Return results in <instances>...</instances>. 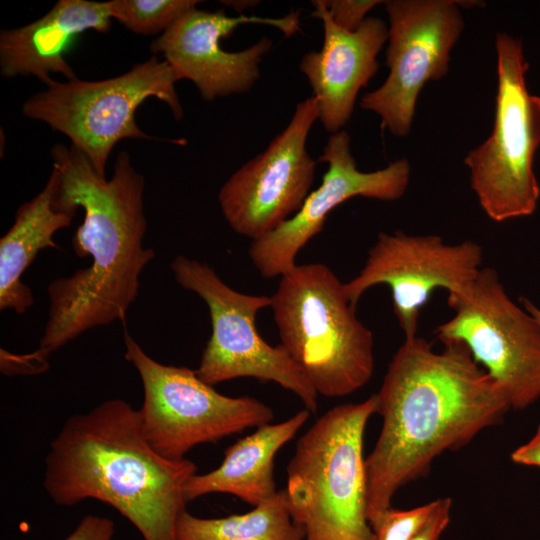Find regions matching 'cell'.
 Listing matches in <instances>:
<instances>
[{"label":"cell","mask_w":540,"mask_h":540,"mask_svg":"<svg viewBox=\"0 0 540 540\" xmlns=\"http://www.w3.org/2000/svg\"><path fill=\"white\" fill-rule=\"evenodd\" d=\"M447 304L453 315L437 327L438 339L463 344L511 409L540 400V326L509 297L497 271L481 268L466 288L447 295Z\"/></svg>","instance_id":"10"},{"label":"cell","mask_w":540,"mask_h":540,"mask_svg":"<svg viewBox=\"0 0 540 540\" xmlns=\"http://www.w3.org/2000/svg\"><path fill=\"white\" fill-rule=\"evenodd\" d=\"M226 6L233 7L236 11L238 10V13L241 14V12L249 7H253L254 5H257L256 3H259L257 1H221Z\"/></svg>","instance_id":"28"},{"label":"cell","mask_w":540,"mask_h":540,"mask_svg":"<svg viewBox=\"0 0 540 540\" xmlns=\"http://www.w3.org/2000/svg\"><path fill=\"white\" fill-rule=\"evenodd\" d=\"M114 523L101 516H85L64 540H112Z\"/></svg>","instance_id":"24"},{"label":"cell","mask_w":540,"mask_h":540,"mask_svg":"<svg viewBox=\"0 0 540 540\" xmlns=\"http://www.w3.org/2000/svg\"><path fill=\"white\" fill-rule=\"evenodd\" d=\"M345 130L331 134L319 162L327 163L320 186L310 192L301 209L267 235L251 240L248 255L266 279L292 270L301 249L324 227L329 213L344 201L361 196L381 201L400 199L409 185L411 166L406 158L372 172L357 168Z\"/></svg>","instance_id":"14"},{"label":"cell","mask_w":540,"mask_h":540,"mask_svg":"<svg viewBox=\"0 0 540 540\" xmlns=\"http://www.w3.org/2000/svg\"><path fill=\"white\" fill-rule=\"evenodd\" d=\"M333 23L349 32L356 31L366 20L368 12L384 3L380 0H323Z\"/></svg>","instance_id":"23"},{"label":"cell","mask_w":540,"mask_h":540,"mask_svg":"<svg viewBox=\"0 0 540 540\" xmlns=\"http://www.w3.org/2000/svg\"><path fill=\"white\" fill-rule=\"evenodd\" d=\"M482 260V247L471 240L448 244L439 235L380 232L363 267L343 283V290L356 307L368 289L388 286L398 324L405 339H412L418 336L421 309L433 292L438 288L448 294L462 291L479 273Z\"/></svg>","instance_id":"12"},{"label":"cell","mask_w":540,"mask_h":540,"mask_svg":"<svg viewBox=\"0 0 540 540\" xmlns=\"http://www.w3.org/2000/svg\"><path fill=\"white\" fill-rule=\"evenodd\" d=\"M302 525L291 516L285 489L245 514L200 518L185 511L178 540H305Z\"/></svg>","instance_id":"20"},{"label":"cell","mask_w":540,"mask_h":540,"mask_svg":"<svg viewBox=\"0 0 540 540\" xmlns=\"http://www.w3.org/2000/svg\"><path fill=\"white\" fill-rule=\"evenodd\" d=\"M56 176L52 171L44 188L16 211L10 229L0 239V309L24 313L32 306L31 290L21 277L37 254L58 248L54 234L71 225L74 214L54 208Z\"/></svg>","instance_id":"19"},{"label":"cell","mask_w":540,"mask_h":540,"mask_svg":"<svg viewBox=\"0 0 540 540\" xmlns=\"http://www.w3.org/2000/svg\"><path fill=\"white\" fill-rule=\"evenodd\" d=\"M112 19L141 35L164 33L184 14L196 8V0H110Z\"/></svg>","instance_id":"21"},{"label":"cell","mask_w":540,"mask_h":540,"mask_svg":"<svg viewBox=\"0 0 540 540\" xmlns=\"http://www.w3.org/2000/svg\"><path fill=\"white\" fill-rule=\"evenodd\" d=\"M451 506L450 498L436 499L433 512L411 540H440L450 522Z\"/></svg>","instance_id":"25"},{"label":"cell","mask_w":540,"mask_h":540,"mask_svg":"<svg viewBox=\"0 0 540 540\" xmlns=\"http://www.w3.org/2000/svg\"><path fill=\"white\" fill-rule=\"evenodd\" d=\"M522 307L535 319L540 326V308L527 298L521 299Z\"/></svg>","instance_id":"27"},{"label":"cell","mask_w":540,"mask_h":540,"mask_svg":"<svg viewBox=\"0 0 540 540\" xmlns=\"http://www.w3.org/2000/svg\"><path fill=\"white\" fill-rule=\"evenodd\" d=\"M170 267L177 283L196 293L210 313L211 336L195 370L202 381L211 386L241 377L272 381L316 412L318 393L303 370L281 344L269 345L256 329V315L271 306V296L238 292L207 263L184 255L176 256Z\"/></svg>","instance_id":"9"},{"label":"cell","mask_w":540,"mask_h":540,"mask_svg":"<svg viewBox=\"0 0 540 540\" xmlns=\"http://www.w3.org/2000/svg\"><path fill=\"white\" fill-rule=\"evenodd\" d=\"M317 120L315 97L299 102L286 128L221 186L219 206L233 231L256 240L301 209L314 181L306 143Z\"/></svg>","instance_id":"13"},{"label":"cell","mask_w":540,"mask_h":540,"mask_svg":"<svg viewBox=\"0 0 540 540\" xmlns=\"http://www.w3.org/2000/svg\"><path fill=\"white\" fill-rule=\"evenodd\" d=\"M497 94L490 136L464 158L470 185L485 214L495 222L534 213L540 188L533 164L540 146V97L529 92L521 39L495 36Z\"/></svg>","instance_id":"6"},{"label":"cell","mask_w":540,"mask_h":540,"mask_svg":"<svg viewBox=\"0 0 540 540\" xmlns=\"http://www.w3.org/2000/svg\"><path fill=\"white\" fill-rule=\"evenodd\" d=\"M303 409L285 421L264 424L229 446L220 466L205 474H194L184 486L187 502L210 493H226L257 506L276 495L274 458L306 423Z\"/></svg>","instance_id":"18"},{"label":"cell","mask_w":540,"mask_h":540,"mask_svg":"<svg viewBox=\"0 0 540 540\" xmlns=\"http://www.w3.org/2000/svg\"><path fill=\"white\" fill-rule=\"evenodd\" d=\"M300 12L281 18L228 16L223 10L194 8L152 41L150 50L161 54L178 80L188 79L205 101L248 92L260 77L259 64L273 42L264 36L248 48L230 52L221 40L246 23L272 25L287 37L300 31Z\"/></svg>","instance_id":"15"},{"label":"cell","mask_w":540,"mask_h":540,"mask_svg":"<svg viewBox=\"0 0 540 540\" xmlns=\"http://www.w3.org/2000/svg\"><path fill=\"white\" fill-rule=\"evenodd\" d=\"M270 307L281 345L318 395L347 396L369 382L373 333L357 318L328 266L297 264L280 277Z\"/></svg>","instance_id":"4"},{"label":"cell","mask_w":540,"mask_h":540,"mask_svg":"<svg viewBox=\"0 0 540 540\" xmlns=\"http://www.w3.org/2000/svg\"><path fill=\"white\" fill-rule=\"evenodd\" d=\"M376 410L375 394L360 403L335 406L297 441L284 489L305 540H373L363 440Z\"/></svg>","instance_id":"5"},{"label":"cell","mask_w":540,"mask_h":540,"mask_svg":"<svg viewBox=\"0 0 540 540\" xmlns=\"http://www.w3.org/2000/svg\"><path fill=\"white\" fill-rule=\"evenodd\" d=\"M443 345L438 352L419 336L405 339L375 393L382 427L365 458L370 525L435 458L468 444L511 409L503 388L463 344Z\"/></svg>","instance_id":"1"},{"label":"cell","mask_w":540,"mask_h":540,"mask_svg":"<svg viewBox=\"0 0 540 540\" xmlns=\"http://www.w3.org/2000/svg\"><path fill=\"white\" fill-rule=\"evenodd\" d=\"M196 470L191 460L161 456L144 435L139 410L109 399L64 422L45 458L43 485L57 505L98 500L144 540H178L184 486Z\"/></svg>","instance_id":"3"},{"label":"cell","mask_w":540,"mask_h":540,"mask_svg":"<svg viewBox=\"0 0 540 540\" xmlns=\"http://www.w3.org/2000/svg\"><path fill=\"white\" fill-rule=\"evenodd\" d=\"M435 506L436 500L408 510L386 509L370 525L373 540H411Z\"/></svg>","instance_id":"22"},{"label":"cell","mask_w":540,"mask_h":540,"mask_svg":"<svg viewBox=\"0 0 540 540\" xmlns=\"http://www.w3.org/2000/svg\"><path fill=\"white\" fill-rule=\"evenodd\" d=\"M177 81L168 63L152 56L126 73L104 80L53 79L25 101L22 114L64 134L96 172L106 177L107 161L119 141L157 140L142 131L135 118L137 109L149 97L164 102L176 120L182 119Z\"/></svg>","instance_id":"7"},{"label":"cell","mask_w":540,"mask_h":540,"mask_svg":"<svg viewBox=\"0 0 540 540\" xmlns=\"http://www.w3.org/2000/svg\"><path fill=\"white\" fill-rule=\"evenodd\" d=\"M312 17L322 21L324 40L319 51L305 53L299 69L318 103L319 120L331 134L350 120L359 91L379 69L377 56L388 39L386 23L367 17L354 32L336 26L323 0L312 1Z\"/></svg>","instance_id":"16"},{"label":"cell","mask_w":540,"mask_h":540,"mask_svg":"<svg viewBox=\"0 0 540 540\" xmlns=\"http://www.w3.org/2000/svg\"><path fill=\"white\" fill-rule=\"evenodd\" d=\"M51 159L56 176L53 206L74 215L79 208L84 210L72 246L77 256H90L92 263L48 286V320L35 351L46 361L87 330L114 321L125 325L140 275L155 257L152 248L143 247L145 180L128 152L118 153L108 180L71 144H55Z\"/></svg>","instance_id":"2"},{"label":"cell","mask_w":540,"mask_h":540,"mask_svg":"<svg viewBox=\"0 0 540 540\" xmlns=\"http://www.w3.org/2000/svg\"><path fill=\"white\" fill-rule=\"evenodd\" d=\"M112 25L108 3L59 0L41 18L0 33V73L4 78L34 76L45 86L51 73L77 79L65 53L78 35L95 30L106 33Z\"/></svg>","instance_id":"17"},{"label":"cell","mask_w":540,"mask_h":540,"mask_svg":"<svg viewBox=\"0 0 540 540\" xmlns=\"http://www.w3.org/2000/svg\"><path fill=\"white\" fill-rule=\"evenodd\" d=\"M383 4L389 19V73L359 104L377 114L391 134L405 137L422 88L447 75L451 50L465 24L457 0H388Z\"/></svg>","instance_id":"11"},{"label":"cell","mask_w":540,"mask_h":540,"mask_svg":"<svg viewBox=\"0 0 540 540\" xmlns=\"http://www.w3.org/2000/svg\"><path fill=\"white\" fill-rule=\"evenodd\" d=\"M125 359L144 390L139 410L144 435L163 457L184 459L196 445L215 442L270 423L272 409L249 396L229 397L202 381L195 370L159 363L125 330Z\"/></svg>","instance_id":"8"},{"label":"cell","mask_w":540,"mask_h":540,"mask_svg":"<svg viewBox=\"0 0 540 540\" xmlns=\"http://www.w3.org/2000/svg\"><path fill=\"white\" fill-rule=\"evenodd\" d=\"M513 463L540 468V423L534 435L510 455Z\"/></svg>","instance_id":"26"}]
</instances>
